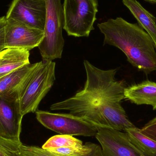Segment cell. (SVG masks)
Here are the masks:
<instances>
[{
    "mask_svg": "<svg viewBox=\"0 0 156 156\" xmlns=\"http://www.w3.org/2000/svg\"><path fill=\"white\" fill-rule=\"evenodd\" d=\"M83 65L87 78L84 88L72 97L53 104L50 110L69 111L97 127L125 132L136 127L121 105L126 87L115 79L117 69L102 70L86 60Z\"/></svg>",
    "mask_w": 156,
    "mask_h": 156,
    "instance_id": "1",
    "label": "cell"
},
{
    "mask_svg": "<svg viewBox=\"0 0 156 156\" xmlns=\"http://www.w3.org/2000/svg\"><path fill=\"white\" fill-rule=\"evenodd\" d=\"M97 26L104 36V44L122 50L131 65L146 74L156 71L154 42L139 24L118 17Z\"/></svg>",
    "mask_w": 156,
    "mask_h": 156,
    "instance_id": "2",
    "label": "cell"
},
{
    "mask_svg": "<svg viewBox=\"0 0 156 156\" xmlns=\"http://www.w3.org/2000/svg\"><path fill=\"white\" fill-rule=\"evenodd\" d=\"M55 66V62L50 60L38 62L19 95L20 111L23 116L36 112L39 104L54 85Z\"/></svg>",
    "mask_w": 156,
    "mask_h": 156,
    "instance_id": "3",
    "label": "cell"
},
{
    "mask_svg": "<svg viewBox=\"0 0 156 156\" xmlns=\"http://www.w3.org/2000/svg\"><path fill=\"white\" fill-rule=\"evenodd\" d=\"M46 18L44 37L38 48L43 60L61 58L65 45L64 18L61 0H45Z\"/></svg>",
    "mask_w": 156,
    "mask_h": 156,
    "instance_id": "4",
    "label": "cell"
},
{
    "mask_svg": "<svg viewBox=\"0 0 156 156\" xmlns=\"http://www.w3.org/2000/svg\"><path fill=\"white\" fill-rule=\"evenodd\" d=\"M98 0H64V29L69 36L88 37L94 30Z\"/></svg>",
    "mask_w": 156,
    "mask_h": 156,
    "instance_id": "5",
    "label": "cell"
},
{
    "mask_svg": "<svg viewBox=\"0 0 156 156\" xmlns=\"http://www.w3.org/2000/svg\"><path fill=\"white\" fill-rule=\"evenodd\" d=\"M37 121L46 128L60 135L95 136L98 129L90 122L71 114L54 113L37 110Z\"/></svg>",
    "mask_w": 156,
    "mask_h": 156,
    "instance_id": "6",
    "label": "cell"
},
{
    "mask_svg": "<svg viewBox=\"0 0 156 156\" xmlns=\"http://www.w3.org/2000/svg\"><path fill=\"white\" fill-rule=\"evenodd\" d=\"M19 94L17 93L0 95V136L20 141L23 116L20 111Z\"/></svg>",
    "mask_w": 156,
    "mask_h": 156,
    "instance_id": "7",
    "label": "cell"
},
{
    "mask_svg": "<svg viewBox=\"0 0 156 156\" xmlns=\"http://www.w3.org/2000/svg\"><path fill=\"white\" fill-rule=\"evenodd\" d=\"M46 14L45 0H13L5 16L7 19L44 31Z\"/></svg>",
    "mask_w": 156,
    "mask_h": 156,
    "instance_id": "8",
    "label": "cell"
},
{
    "mask_svg": "<svg viewBox=\"0 0 156 156\" xmlns=\"http://www.w3.org/2000/svg\"><path fill=\"white\" fill-rule=\"evenodd\" d=\"M97 129L95 137L101 146L102 156H144L131 143L126 132L111 128Z\"/></svg>",
    "mask_w": 156,
    "mask_h": 156,
    "instance_id": "9",
    "label": "cell"
},
{
    "mask_svg": "<svg viewBox=\"0 0 156 156\" xmlns=\"http://www.w3.org/2000/svg\"><path fill=\"white\" fill-rule=\"evenodd\" d=\"M44 37V31L29 27L12 19H6L5 48L30 51L38 47Z\"/></svg>",
    "mask_w": 156,
    "mask_h": 156,
    "instance_id": "10",
    "label": "cell"
},
{
    "mask_svg": "<svg viewBox=\"0 0 156 156\" xmlns=\"http://www.w3.org/2000/svg\"><path fill=\"white\" fill-rule=\"evenodd\" d=\"M38 63L29 64L20 68L0 79V95L20 93L24 87Z\"/></svg>",
    "mask_w": 156,
    "mask_h": 156,
    "instance_id": "11",
    "label": "cell"
},
{
    "mask_svg": "<svg viewBox=\"0 0 156 156\" xmlns=\"http://www.w3.org/2000/svg\"><path fill=\"white\" fill-rule=\"evenodd\" d=\"M124 99L137 105H147L156 110V82L146 80L126 88Z\"/></svg>",
    "mask_w": 156,
    "mask_h": 156,
    "instance_id": "12",
    "label": "cell"
},
{
    "mask_svg": "<svg viewBox=\"0 0 156 156\" xmlns=\"http://www.w3.org/2000/svg\"><path fill=\"white\" fill-rule=\"evenodd\" d=\"M29 50L5 48L0 52V79L12 71L30 64Z\"/></svg>",
    "mask_w": 156,
    "mask_h": 156,
    "instance_id": "13",
    "label": "cell"
},
{
    "mask_svg": "<svg viewBox=\"0 0 156 156\" xmlns=\"http://www.w3.org/2000/svg\"><path fill=\"white\" fill-rule=\"evenodd\" d=\"M138 22V24L156 42V18L137 0H122Z\"/></svg>",
    "mask_w": 156,
    "mask_h": 156,
    "instance_id": "14",
    "label": "cell"
},
{
    "mask_svg": "<svg viewBox=\"0 0 156 156\" xmlns=\"http://www.w3.org/2000/svg\"><path fill=\"white\" fill-rule=\"evenodd\" d=\"M131 143L144 156H156V142L142 133L141 129L135 127L125 131Z\"/></svg>",
    "mask_w": 156,
    "mask_h": 156,
    "instance_id": "15",
    "label": "cell"
},
{
    "mask_svg": "<svg viewBox=\"0 0 156 156\" xmlns=\"http://www.w3.org/2000/svg\"><path fill=\"white\" fill-rule=\"evenodd\" d=\"M83 142L81 140L67 135H58L49 138L42 146L45 150L60 147H73L80 148L82 147Z\"/></svg>",
    "mask_w": 156,
    "mask_h": 156,
    "instance_id": "16",
    "label": "cell"
},
{
    "mask_svg": "<svg viewBox=\"0 0 156 156\" xmlns=\"http://www.w3.org/2000/svg\"><path fill=\"white\" fill-rule=\"evenodd\" d=\"M21 156H64L55 154L50 151L35 146L22 145ZM74 156H102V149L100 146L96 144L90 151L81 155Z\"/></svg>",
    "mask_w": 156,
    "mask_h": 156,
    "instance_id": "17",
    "label": "cell"
},
{
    "mask_svg": "<svg viewBox=\"0 0 156 156\" xmlns=\"http://www.w3.org/2000/svg\"><path fill=\"white\" fill-rule=\"evenodd\" d=\"M21 141H15L0 136V156H21Z\"/></svg>",
    "mask_w": 156,
    "mask_h": 156,
    "instance_id": "18",
    "label": "cell"
},
{
    "mask_svg": "<svg viewBox=\"0 0 156 156\" xmlns=\"http://www.w3.org/2000/svg\"><path fill=\"white\" fill-rule=\"evenodd\" d=\"M141 131L142 133L156 142V116L147 123Z\"/></svg>",
    "mask_w": 156,
    "mask_h": 156,
    "instance_id": "19",
    "label": "cell"
},
{
    "mask_svg": "<svg viewBox=\"0 0 156 156\" xmlns=\"http://www.w3.org/2000/svg\"><path fill=\"white\" fill-rule=\"evenodd\" d=\"M6 16L0 17V52L5 49V28Z\"/></svg>",
    "mask_w": 156,
    "mask_h": 156,
    "instance_id": "20",
    "label": "cell"
},
{
    "mask_svg": "<svg viewBox=\"0 0 156 156\" xmlns=\"http://www.w3.org/2000/svg\"><path fill=\"white\" fill-rule=\"evenodd\" d=\"M144 1L152 3H156V0H144Z\"/></svg>",
    "mask_w": 156,
    "mask_h": 156,
    "instance_id": "21",
    "label": "cell"
},
{
    "mask_svg": "<svg viewBox=\"0 0 156 156\" xmlns=\"http://www.w3.org/2000/svg\"><path fill=\"white\" fill-rule=\"evenodd\" d=\"M155 45V48L156 52V42H154Z\"/></svg>",
    "mask_w": 156,
    "mask_h": 156,
    "instance_id": "22",
    "label": "cell"
}]
</instances>
